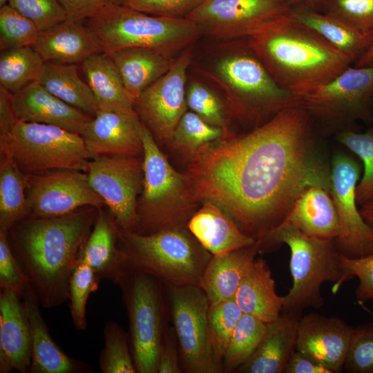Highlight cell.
Returning <instances> with one entry per match:
<instances>
[{
	"instance_id": "cell-24",
	"label": "cell",
	"mask_w": 373,
	"mask_h": 373,
	"mask_svg": "<svg viewBox=\"0 0 373 373\" xmlns=\"http://www.w3.org/2000/svg\"><path fill=\"white\" fill-rule=\"evenodd\" d=\"M301 316L302 314L282 311L278 318L267 323L256 352L236 372L284 373L286 365L296 350Z\"/></svg>"
},
{
	"instance_id": "cell-9",
	"label": "cell",
	"mask_w": 373,
	"mask_h": 373,
	"mask_svg": "<svg viewBox=\"0 0 373 373\" xmlns=\"http://www.w3.org/2000/svg\"><path fill=\"white\" fill-rule=\"evenodd\" d=\"M1 155L25 173L56 169L87 172L90 156L83 137L54 125L17 120L0 134Z\"/></svg>"
},
{
	"instance_id": "cell-10",
	"label": "cell",
	"mask_w": 373,
	"mask_h": 373,
	"mask_svg": "<svg viewBox=\"0 0 373 373\" xmlns=\"http://www.w3.org/2000/svg\"><path fill=\"white\" fill-rule=\"evenodd\" d=\"M116 284L128 314L137 372L157 373L160 346L169 318L164 285L155 276L139 271H123Z\"/></svg>"
},
{
	"instance_id": "cell-51",
	"label": "cell",
	"mask_w": 373,
	"mask_h": 373,
	"mask_svg": "<svg viewBox=\"0 0 373 373\" xmlns=\"http://www.w3.org/2000/svg\"><path fill=\"white\" fill-rule=\"evenodd\" d=\"M67 19L86 21L106 8L125 5L128 0H59Z\"/></svg>"
},
{
	"instance_id": "cell-48",
	"label": "cell",
	"mask_w": 373,
	"mask_h": 373,
	"mask_svg": "<svg viewBox=\"0 0 373 373\" xmlns=\"http://www.w3.org/2000/svg\"><path fill=\"white\" fill-rule=\"evenodd\" d=\"M30 281L15 256L7 231L0 230V287L12 291L22 298Z\"/></svg>"
},
{
	"instance_id": "cell-36",
	"label": "cell",
	"mask_w": 373,
	"mask_h": 373,
	"mask_svg": "<svg viewBox=\"0 0 373 373\" xmlns=\"http://www.w3.org/2000/svg\"><path fill=\"white\" fill-rule=\"evenodd\" d=\"M45 62L32 46L1 50L0 86L12 94L38 80Z\"/></svg>"
},
{
	"instance_id": "cell-54",
	"label": "cell",
	"mask_w": 373,
	"mask_h": 373,
	"mask_svg": "<svg viewBox=\"0 0 373 373\" xmlns=\"http://www.w3.org/2000/svg\"><path fill=\"white\" fill-rule=\"evenodd\" d=\"M291 10L306 8L322 11L326 0H285Z\"/></svg>"
},
{
	"instance_id": "cell-2",
	"label": "cell",
	"mask_w": 373,
	"mask_h": 373,
	"mask_svg": "<svg viewBox=\"0 0 373 373\" xmlns=\"http://www.w3.org/2000/svg\"><path fill=\"white\" fill-rule=\"evenodd\" d=\"M97 216L88 208L59 217H29L7 231L41 307H55L68 300L71 276Z\"/></svg>"
},
{
	"instance_id": "cell-31",
	"label": "cell",
	"mask_w": 373,
	"mask_h": 373,
	"mask_svg": "<svg viewBox=\"0 0 373 373\" xmlns=\"http://www.w3.org/2000/svg\"><path fill=\"white\" fill-rule=\"evenodd\" d=\"M289 16L312 29L332 46L356 62L373 42V32H363L321 11L295 8Z\"/></svg>"
},
{
	"instance_id": "cell-44",
	"label": "cell",
	"mask_w": 373,
	"mask_h": 373,
	"mask_svg": "<svg viewBox=\"0 0 373 373\" xmlns=\"http://www.w3.org/2000/svg\"><path fill=\"white\" fill-rule=\"evenodd\" d=\"M363 32H373V0H326L322 11Z\"/></svg>"
},
{
	"instance_id": "cell-7",
	"label": "cell",
	"mask_w": 373,
	"mask_h": 373,
	"mask_svg": "<svg viewBox=\"0 0 373 373\" xmlns=\"http://www.w3.org/2000/svg\"><path fill=\"white\" fill-rule=\"evenodd\" d=\"M259 240L260 252L276 245H288L292 286L283 296V311L302 314L307 307L319 308L324 304L321 286L333 282L332 292L343 274L340 252L334 240L308 236L289 223L278 227Z\"/></svg>"
},
{
	"instance_id": "cell-41",
	"label": "cell",
	"mask_w": 373,
	"mask_h": 373,
	"mask_svg": "<svg viewBox=\"0 0 373 373\" xmlns=\"http://www.w3.org/2000/svg\"><path fill=\"white\" fill-rule=\"evenodd\" d=\"M336 138L363 163V174L356 188V202L361 206L373 198V126L363 133L345 130Z\"/></svg>"
},
{
	"instance_id": "cell-27",
	"label": "cell",
	"mask_w": 373,
	"mask_h": 373,
	"mask_svg": "<svg viewBox=\"0 0 373 373\" xmlns=\"http://www.w3.org/2000/svg\"><path fill=\"white\" fill-rule=\"evenodd\" d=\"M260 243L229 253L212 256L203 274L200 287L211 304L232 299L250 265L260 252Z\"/></svg>"
},
{
	"instance_id": "cell-55",
	"label": "cell",
	"mask_w": 373,
	"mask_h": 373,
	"mask_svg": "<svg viewBox=\"0 0 373 373\" xmlns=\"http://www.w3.org/2000/svg\"><path fill=\"white\" fill-rule=\"evenodd\" d=\"M359 211L363 219L373 227V198L361 204Z\"/></svg>"
},
{
	"instance_id": "cell-46",
	"label": "cell",
	"mask_w": 373,
	"mask_h": 373,
	"mask_svg": "<svg viewBox=\"0 0 373 373\" xmlns=\"http://www.w3.org/2000/svg\"><path fill=\"white\" fill-rule=\"evenodd\" d=\"M8 4L31 20L40 31L67 19L59 0H8Z\"/></svg>"
},
{
	"instance_id": "cell-15",
	"label": "cell",
	"mask_w": 373,
	"mask_h": 373,
	"mask_svg": "<svg viewBox=\"0 0 373 373\" xmlns=\"http://www.w3.org/2000/svg\"><path fill=\"white\" fill-rule=\"evenodd\" d=\"M191 60V46L180 52L165 75L135 99V111L160 144L169 142L176 126L187 111L186 73Z\"/></svg>"
},
{
	"instance_id": "cell-26",
	"label": "cell",
	"mask_w": 373,
	"mask_h": 373,
	"mask_svg": "<svg viewBox=\"0 0 373 373\" xmlns=\"http://www.w3.org/2000/svg\"><path fill=\"white\" fill-rule=\"evenodd\" d=\"M283 222H287L312 237L335 240L340 233L338 212L325 189L312 186L296 200Z\"/></svg>"
},
{
	"instance_id": "cell-16",
	"label": "cell",
	"mask_w": 373,
	"mask_h": 373,
	"mask_svg": "<svg viewBox=\"0 0 373 373\" xmlns=\"http://www.w3.org/2000/svg\"><path fill=\"white\" fill-rule=\"evenodd\" d=\"M362 166L352 156L336 154L330 166V194L341 224L334 240L338 251L352 258L373 254V227L362 217L357 207L356 188Z\"/></svg>"
},
{
	"instance_id": "cell-59",
	"label": "cell",
	"mask_w": 373,
	"mask_h": 373,
	"mask_svg": "<svg viewBox=\"0 0 373 373\" xmlns=\"http://www.w3.org/2000/svg\"><path fill=\"white\" fill-rule=\"evenodd\" d=\"M371 106H372V114H373V97H372V99Z\"/></svg>"
},
{
	"instance_id": "cell-18",
	"label": "cell",
	"mask_w": 373,
	"mask_h": 373,
	"mask_svg": "<svg viewBox=\"0 0 373 373\" xmlns=\"http://www.w3.org/2000/svg\"><path fill=\"white\" fill-rule=\"evenodd\" d=\"M143 124L135 110H97L81 134L90 159L143 155Z\"/></svg>"
},
{
	"instance_id": "cell-25",
	"label": "cell",
	"mask_w": 373,
	"mask_h": 373,
	"mask_svg": "<svg viewBox=\"0 0 373 373\" xmlns=\"http://www.w3.org/2000/svg\"><path fill=\"white\" fill-rule=\"evenodd\" d=\"M186 227L212 256L225 254L257 241L243 233L218 206L211 202L202 203Z\"/></svg>"
},
{
	"instance_id": "cell-21",
	"label": "cell",
	"mask_w": 373,
	"mask_h": 373,
	"mask_svg": "<svg viewBox=\"0 0 373 373\" xmlns=\"http://www.w3.org/2000/svg\"><path fill=\"white\" fill-rule=\"evenodd\" d=\"M18 120L54 125L81 135L93 117L66 104L37 81L12 95Z\"/></svg>"
},
{
	"instance_id": "cell-37",
	"label": "cell",
	"mask_w": 373,
	"mask_h": 373,
	"mask_svg": "<svg viewBox=\"0 0 373 373\" xmlns=\"http://www.w3.org/2000/svg\"><path fill=\"white\" fill-rule=\"evenodd\" d=\"M267 328V323L247 314L240 318L226 350L222 367L224 372H236L258 348Z\"/></svg>"
},
{
	"instance_id": "cell-52",
	"label": "cell",
	"mask_w": 373,
	"mask_h": 373,
	"mask_svg": "<svg viewBox=\"0 0 373 373\" xmlns=\"http://www.w3.org/2000/svg\"><path fill=\"white\" fill-rule=\"evenodd\" d=\"M284 373H331L314 357L295 350L291 354Z\"/></svg>"
},
{
	"instance_id": "cell-6",
	"label": "cell",
	"mask_w": 373,
	"mask_h": 373,
	"mask_svg": "<svg viewBox=\"0 0 373 373\" xmlns=\"http://www.w3.org/2000/svg\"><path fill=\"white\" fill-rule=\"evenodd\" d=\"M142 139L144 182L133 231L151 234L186 226L199 205L187 175L173 169L144 124Z\"/></svg>"
},
{
	"instance_id": "cell-8",
	"label": "cell",
	"mask_w": 373,
	"mask_h": 373,
	"mask_svg": "<svg viewBox=\"0 0 373 373\" xmlns=\"http://www.w3.org/2000/svg\"><path fill=\"white\" fill-rule=\"evenodd\" d=\"M85 23L107 55L126 48L145 47L173 57L203 34L186 18L153 16L125 5L103 10Z\"/></svg>"
},
{
	"instance_id": "cell-30",
	"label": "cell",
	"mask_w": 373,
	"mask_h": 373,
	"mask_svg": "<svg viewBox=\"0 0 373 373\" xmlns=\"http://www.w3.org/2000/svg\"><path fill=\"white\" fill-rule=\"evenodd\" d=\"M81 66L98 110L122 112L135 110V99L125 88L108 55L104 52L93 55Z\"/></svg>"
},
{
	"instance_id": "cell-28",
	"label": "cell",
	"mask_w": 373,
	"mask_h": 373,
	"mask_svg": "<svg viewBox=\"0 0 373 373\" xmlns=\"http://www.w3.org/2000/svg\"><path fill=\"white\" fill-rule=\"evenodd\" d=\"M233 299L243 314L252 315L266 323L279 317L284 298L277 294L275 281L265 259L255 258Z\"/></svg>"
},
{
	"instance_id": "cell-19",
	"label": "cell",
	"mask_w": 373,
	"mask_h": 373,
	"mask_svg": "<svg viewBox=\"0 0 373 373\" xmlns=\"http://www.w3.org/2000/svg\"><path fill=\"white\" fill-rule=\"evenodd\" d=\"M354 327L338 317L310 313L299 320L296 350L321 363L331 373L341 372Z\"/></svg>"
},
{
	"instance_id": "cell-12",
	"label": "cell",
	"mask_w": 373,
	"mask_h": 373,
	"mask_svg": "<svg viewBox=\"0 0 373 373\" xmlns=\"http://www.w3.org/2000/svg\"><path fill=\"white\" fill-rule=\"evenodd\" d=\"M373 66H349L332 79L297 95V108L329 122H373Z\"/></svg>"
},
{
	"instance_id": "cell-11",
	"label": "cell",
	"mask_w": 373,
	"mask_h": 373,
	"mask_svg": "<svg viewBox=\"0 0 373 373\" xmlns=\"http://www.w3.org/2000/svg\"><path fill=\"white\" fill-rule=\"evenodd\" d=\"M164 285L182 372H224L210 343L207 321L210 303L203 289L195 285Z\"/></svg>"
},
{
	"instance_id": "cell-35",
	"label": "cell",
	"mask_w": 373,
	"mask_h": 373,
	"mask_svg": "<svg viewBox=\"0 0 373 373\" xmlns=\"http://www.w3.org/2000/svg\"><path fill=\"white\" fill-rule=\"evenodd\" d=\"M229 134L223 129L208 124L195 113L187 111L176 126L168 144L189 163L209 146Z\"/></svg>"
},
{
	"instance_id": "cell-1",
	"label": "cell",
	"mask_w": 373,
	"mask_h": 373,
	"mask_svg": "<svg viewBox=\"0 0 373 373\" xmlns=\"http://www.w3.org/2000/svg\"><path fill=\"white\" fill-rule=\"evenodd\" d=\"M184 173L199 203H214L256 240L278 227L307 189L330 192V168L314 148L311 115L297 107L249 133L224 136Z\"/></svg>"
},
{
	"instance_id": "cell-20",
	"label": "cell",
	"mask_w": 373,
	"mask_h": 373,
	"mask_svg": "<svg viewBox=\"0 0 373 373\" xmlns=\"http://www.w3.org/2000/svg\"><path fill=\"white\" fill-rule=\"evenodd\" d=\"M22 298L1 289L0 372H30L31 334Z\"/></svg>"
},
{
	"instance_id": "cell-22",
	"label": "cell",
	"mask_w": 373,
	"mask_h": 373,
	"mask_svg": "<svg viewBox=\"0 0 373 373\" xmlns=\"http://www.w3.org/2000/svg\"><path fill=\"white\" fill-rule=\"evenodd\" d=\"M33 48L44 62L64 64H82L104 52L85 21L68 19L41 31Z\"/></svg>"
},
{
	"instance_id": "cell-32",
	"label": "cell",
	"mask_w": 373,
	"mask_h": 373,
	"mask_svg": "<svg viewBox=\"0 0 373 373\" xmlns=\"http://www.w3.org/2000/svg\"><path fill=\"white\" fill-rule=\"evenodd\" d=\"M117 227L115 221L99 212L79 255L100 280L108 278L115 284L122 274Z\"/></svg>"
},
{
	"instance_id": "cell-3",
	"label": "cell",
	"mask_w": 373,
	"mask_h": 373,
	"mask_svg": "<svg viewBox=\"0 0 373 373\" xmlns=\"http://www.w3.org/2000/svg\"><path fill=\"white\" fill-rule=\"evenodd\" d=\"M247 39L276 82L296 95L332 79L352 63L316 32L289 15Z\"/></svg>"
},
{
	"instance_id": "cell-42",
	"label": "cell",
	"mask_w": 373,
	"mask_h": 373,
	"mask_svg": "<svg viewBox=\"0 0 373 373\" xmlns=\"http://www.w3.org/2000/svg\"><path fill=\"white\" fill-rule=\"evenodd\" d=\"M99 280L93 270L78 258L70 280L68 300L73 324L79 330L86 329L87 301L89 295L98 289Z\"/></svg>"
},
{
	"instance_id": "cell-47",
	"label": "cell",
	"mask_w": 373,
	"mask_h": 373,
	"mask_svg": "<svg viewBox=\"0 0 373 373\" xmlns=\"http://www.w3.org/2000/svg\"><path fill=\"white\" fill-rule=\"evenodd\" d=\"M340 260L343 274L335 293L344 282L352 277H357L358 285L355 295L358 303L361 305L367 300H373V254L352 258L340 253Z\"/></svg>"
},
{
	"instance_id": "cell-60",
	"label": "cell",
	"mask_w": 373,
	"mask_h": 373,
	"mask_svg": "<svg viewBox=\"0 0 373 373\" xmlns=\"http://www.w3.org/2000/svg\"><path fill=\"white\" fill-rule=\"evenodd\" d=\"M372 126H373V124H372Z\"/></svg>"
},
{
	"instance_id": "cell-34",
	"label": "cell",
	"mask_w": 373,
	"mask_h": 373,
	"mask_svg": "<svg viewBox=\"0 0 373 373\" xmlns=\"http://www.w3.org/2000/svg\"><path fill=\"white\" fill-rule=\"evenodd\" d=\"M26 176L14 161L3 155L0 166V230L8 231L30 216Z\"/></svg>"
},
{
	"instance_id": "cell-23",
	"label": "cell",
	"mask_w": 373,
	"mask_h": 373,
	"mask_svg": "<svg viewBox=\"0 0 373 373\" xmlns=\"http://www.w3.org/2000/svg\"><path fill=\"white\" fill-rule=\"evenodd\" d=\"M22 300L28 316L31 334L30 373L90 372L92 368L84 362L67 355L50 335L41 307L32 286L23 294Z\"/></svg>"
},
{
	"instance_id": "cell-29",
	"label": "cell",
	"mask_w": 373,
	"mask_h": 373,
	"mask_svg": "<svg viewBox=\"0 0 373 373\" xmlns=\"http://www.w3.org/2000/svg\"><path fill=\"white\" fill-rule=\"evenodd\" d=\"M108 55L125 88L135 99L165 75L175 59L145 47L126 48Z\"/></svg>"
},
{
	"instance_id": "cell-33",
	"label": "cell",
	"mask_w": 373,
	"mask_h": 373,
	"mask_svg": "<svg viewBox=\"0 0 373 373\" xmlns=\"http://www.w3.org/2000/svg\"><path fill=\"white\" fill-rule=\"evenodd\" d=\"M37 82L52 94L90 117L98 110L94 95L79 75L77 64L45 62Z\"/></svg>"
},
{
	"instance_id": "cell-57",
	"label": "cell",
	"mask_w": 373,
	"mask_h": 373,
	"mask_svg": "<svg viewBox=\"0 0 373 373\" xmlns=\"http://www.w3.org/2000/svg\"><path fill=\"white\" fill-rule=\"evenodd\" d=\"M360 305L362 307V308H363V309H365V310L367 311L369 314H370V315H371L372 317L373 318V312H372L370 309H368L367 307H366L364 305V304H361V305Z\"/></svg>"
},
{
	"instance_id": "cell-53",
	"label": "cell",
	"mask_w": 373,
	"mask_h": 373,
	"mask_svg": "<svg viewBox=\"0 0 373 373\" xmlns=\"http://www.w3.org/2000/svg\"><path fill=\"white\" fill-rule=\"evenodd\" d=\"M12 95L0 86V134L7 132L18 120L12 104Z\"/></svg>"
},
{
	"instance_id": "cell-38",
	"label": "cell",
	"mask_w": 373,
	"mask_h": 373,
	"mask_svg": "<svg viewBox=\"0 0 373 373\" xmlns=\"http://www.w3.org/2000/svg\"><path fill=\"white\" fill-rule=\"evenodd\" d=\"M104 347L99 357L102 373H137L132 355L128 334L115 321H108L104 328Z\"/></svg>"
},
{
	"instance_id": "cell-13",
	"label": "cell",
	"mask_w": 373,
	"mask_h": 373,
	"mask_svg": "<svg viewBox=\"0 0 373 373\" xmlns=\"http://www.w3.org/2000/svg\"><path fill=\"white\" fill-rule=\"evenodd\" d=\"M86 173L90 185L108 207L117 225L134 231L138 222L137 201L144 182L143 157L91 159Z\"/></svg>"
},
{
	"instance_id": "cell-39",
	"label": "cell",
	"mask_w": 373,
	"mask_h": 373,
	"mask_svg": "<svg viewBox=\"0 0 373 373\" xmlns=\"http://www.w3.org/2000/svg\"><path fill=\"white\" fill-rule=\"evenodd\" d=\"M186 104L208 124L230 133L229 125L233 117L230 108L219 95L205 84L193 80L186 86Z\"/></svg>"
},
{
	"instance_id": "cell-56",
	"label": "cell",
	"mask_w": 373,
	"mask_h": 373,
	"mask_svg": "<svg viewBox=\"0 0 373 373\" xmlns=\"http://www.w3.org/2000/svg\"><path fill=\"white\" fill-rule=\"evenodd\" d=\"M373 66V42L367 50L355 62L354 67Z\"/></svg>"
},
{
	"instance_id": "cell-49",
	"label": "cell",
	"mask_w": 373,
	"mask_h": 373,
	"mask_svg": "<svg viewBox=\"0 0 373 373\" xmlns=\"http://www.w3.org/2000/svg\"><path fill=\"white\" fill-rule=\"evenodd\" d=\"M205 0H128L125 6L147 15L170 18H186Z\"/></svg>"
},
{
	"instance_id": "cell-17",
	"label": "cell",
	"mask_w": 373,
	"mask_h": 373,
	"mask_svg": "<svg viewBox=\"0 0 373 373\" xmlns=\"http://www.w3.org/2000/svg\"><path fill=\"white\" fill-rule=\"evenodd\" d=\"M26 182L29 217H59L84 207L99 209L105 204L84 171L56 169L28 174Z\"/></svg>"
},
{
	"instance_id": "cell-45",
	"label": "cell",
	"mask_w": 373,
	"mask_h": 373,
	"mask_svg": "<svg viewBox=\"0 0 373 373\" xmlns=\"http://www.w3.org/2000/svg\"><path fill=\"white\" fill-rule=\"evenodd\" d=\"M344 370L349 373H373V321L354 327Z\"/></svg>"
},
{
	"instance_id": "cell-58",
	"label": "cell",
	"mask_w": 373,
	"mask_h": 373,
	"mask_svg": "<svg viewBox=\"0 0 373 373\" xmlns=\"http://www.w3.org/2000/svg\"><path fill=\"white\" fill-rule=\"evenodd\" d=\"M8 0H0V7L8 4Z\"/></svg>"
},
{
	"instance_id": "cell-5",
	"label": "cell",
	"mask_w": 373,
	"mask_h": 373,
	"mask_svg": "<svg viewBox=\"0 0 373 373\" xmlns=\"http://www.w3.org/2000/svg\"><path fill=\"white\" fill-rule=\"evenodd\" d=\"M123 271L150 274L164 284L200 287L212 255L186 226L140 234L117 227Z\"/></svg>"
},
{
	"instance_id": "cell-14",
	"label": "cell",
	"mask_w": 373,
	"mask_h": 373,
	"mask_svg": "<svg viewBox=\"0 0 373 373\" xmlns=\"http://www.w3.org/2000/svg\"><path fill=\"white\" fill-rule=\"evenodd\" d=\"M285 0H205L186 18L218 39L249 37L287 15Z\"/></svg>"
},
{
	"instance_id": "cell-40",
	"label": "cell",
	"mask_w": 373,
	"mask_h": 373,
	"mask_svg": "<svg viewBox=\"0 0 373 373\" xmlns=\"http://www.w3.org/2000/svg\"><path fill=\"white\" fill-rule=\"evenodd\" d=\"M242 314L233 298L209 305L207 321L210 343L216 361L222 365L230 338Z\"/></svg>"
},
{
	"instance_id": "cell-4",
	"label": "cell",
	"mask_w": 373,
	"mask_h": 373,
	"mask_svg": "<svg viewBox=\"0 0 373 373\" xmlns=\"http://www.w3.org/2000/svg\"><path fill=\"white\" fill-rule=\"evenodd\" d=\"M202 73L224 92L233 117L258 122L297 107V95L281 88L247 43L229 45Z\"/></svg>"
},
{
	"instance_id": "cell-50",
	"label": "cell",
	"mask_w": 373,
	"mask_h": 373,
	"mask_svg": "<svg viewBox=\"0 0 373 373\" xmlns=\"http://www.w3.org/2000/svg\"><path fill=\"white\" fill-rule=\"evenodd\" d=\"M179 346L177 336L172 325L167 323L160 343L157 373H181Z\"/></svg>"
},
{
	"instance_id": "cell-43",
	"label": "cell",
	"mask_w": 373,
	"mask_h": 373,
	"mask_svg": "<svg viewBox=\"0 0 373 373\" xmlns=\"http://www.w3.org/2000/svg\"><path fill=\"white\" fill-rule=\"evenodd\" d=\"M39 29L29 19L9 4L0 7V50L32 46Z\"/></svg>"
}]
</instances>
